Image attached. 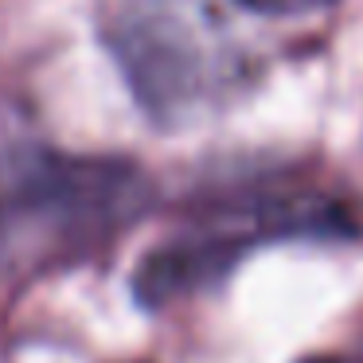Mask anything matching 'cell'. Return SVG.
<instances>
[{"instance_id":"obj_1","label":"cell","mask_w":363,"mask_h":363,"mask_svg":"<svg viewBox=\"0 0 363 363\" xmlns=\"http://www.w3.org/2000/svg\"><path fill=\"white\" fill-rule=\"evenodd\" d=\"M152 199V180L125 157L0 152V293L106 254Z\"/></svg>"},{"instance_id":"obj_2","label":"cell","mask_w":363,"mask_h":363,"mask_svg":"<svg viewBox=\"0 0 363 363\" xmlns=\"http://www.w3.org/2000/svg\"><path fill=\"white\" fill-rule=\"evenodd\" d=\"M359 219L344 199L297 188H238L207 199L172 238L145 250L133 269V301L149 313L223 285L235 266L281 238H355Z\"/></svg>"},{"instance_id":"obj_3","label":"cell","mask_w":363,"mask_h":363,"mask_svg":"<svg viewBox=\"0 0 363 363\" xmlns=\"http://www.w3.org/2000/svg\"><path fill=\"white\" fill-rule=\"evenodd\" d=\"M110 48L141 110L160 125L191 121L235 79L230 55L199 20V0H133Z\"/></svg>"},{"instance_id":"obj_4","label":"cell","mask_w":363,"mask_h":363,"mask_svg":"<svg viewBox=\"0 0 363 363\" xmlns=\"http://www.w3.org/2000/svg\"><path fill=\"white\" fill-rule=\"evenodd\" d=\"M238 9L254 12V16H269V20H293V16H308V12H320L336 0H235Z\"/></svg>"},{"instance_id":"obj_5","label":"cell","mask_w":363,"mask_h":363,"mask_svg":"<svg viewBox=\"0 0 363 363\" xmlns=\"http://www.w3.org/2000/svg\"><path fill=\"white\" fill-rule=\"evenodd\" d=\"M297 363H363V336L355 340V344L340 347V352H313Z\"/></svg>"},{"instance_id":"obj_6","label":"cell","mask_w":363,"mask_h":363,"mask_svg":"<svg viewBox=\"0 0 363 363\" xmlns=\"http://www.w3.org/2000/svg\"><path fill=\"white\" fill-rule=\"evenodd\" d=\"M129 363H145V359H129Z\"/></svg>"}]
</instances>
